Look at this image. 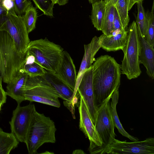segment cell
I'll return each mask as SVG.
<instances>
[{"mask_svg": "<svg viewBox=\"0 0 154 154\" xmlns=\"http://www.w3.org/2000/svg\"><path fill=\"white\" fill-rule=\"evenodd\" d=\"M69 0H57V4L60 5H63L67 3Z\"/></svg>", "mask_w": 154, "mask_h": 154, "instance_id": "d590c367", "label": "cell"}, {"mask_svg": "<svg viewBox=\"0 0 154 154\" xmlns=\"http://www.w3.org/2000/svg\"><path fill=\"white\" fill-rule=\"evenodd\" d=\"M142 0H129L128 4V10L130 11L133 5L138 2Z\"/></svg>", "mask_w": 154, "mask_h": 154, "instance_id": "d6a6232c", "label": "cell"}, {"mask_svg": "<svg viewBox=\"0 0 154 154\" xmlns=\"http://www.w3.org/2000/svg\"><path fill=\"white\" fill-rule=\"evenodd\" d=\"M19 143L13 133L5 132L0 128V154H9Z\"/></svg>", "mask_w": 154, "mask_h": 154, "instance_id": "ffe728a7", "label": "cell"}, {"mask_svg": "<svg viewBox=\"0 0 154 154\" xmlns=\"http://www.w3.org/2000/svg\"><path fill=\"white\" fill-rule=\"evenodd\" d=\"M56 73L74 91L77 77L75 67L72 59L66 51H63L60 65Z\"/></svg>", "mask_w": 154, "mask_h": 154, "instance_id": "5bb4252c", "label": "cell"}, {"mask_svg": "<svg viewBox=\"0 0 154 154\" xmlns=\"http://www.w3.org/2000/svg\"><path fill=\"white\" fill-rule=\"evenodd\" d=\"M3 0H0V5H2V3Z\"/></svg>", "mask_w": 154, "mask_h": 154, "instance_id": "60d3db41", "label": "cell"}, {"mask_svg": "<svg viewBox=\"0 0 154 154\" xmlns=\"http://www.w3.org/2000/svg\"><path fill=\"white\" fill-rule=\"evenodd\" d=\"M57 130L54 122L39 113L35 107L26 136L25 143L29 154H37V150L46 143H55Z\"/></svg>", "mask_w": 154, "mask_h": 154, "instance_id": "7a4b0ae2", "label": "cell"}, {"mask_svg": "<svg viewBox=\"0 0 154 154\" xmlns=\"http://www.w3.org/2000/svg\"><path fill=\"white\" fill-rule=\"evenodd\" d=\"M22 69L28 76L32 77L42 76L46 72L42 67L34 61L25 63Z\"/></svg>", "mask_w": 154, "mask_h": 154, "instance_id": "4316f807", "label": "cell"}, {"mask_svg": "<svg viewBox=\"0 0 154 154\" xmlns=\"http://www.w3.org/2000/svg\"><path fill=\"white\" fill-rule=\"evenodd\" d=\"M77 92L82 97L94 125L97 111L94 105L92 65L83 73Z\"/></svg>", "mask_w": 154, "mask_h": 154, "instance_id": "7c38bea8", "label": "cell"}, {"mask_svg": "<svg viewBox=\"0 0 154 154\" xmlns=\"http://www.w3.org/2000/svg\"><path fill=\"white\" fill-rule=\"evenodd\" d=\"M7 12L5 10L2 5H0V21L3 16Z\"/></svg>", "mask_w": 154, "mask_h": 154, "instance_id": "836d02e7", "label": "cell"}, {"mask_svg": "<svg viewBox=\"0 0 154 154\" xmlns=\"http://www.w3.org/2000/svg\"><path fill=\"white\" fill-rule=\"evenodd\" d=\"M28 76V75L21 69L7 84L6 94L15 100L17 105H20L22 102L26 100L24 89Z\"/></svg>", "mask_w": 154, "mask_h": 154, "instance_id": "9a60e30c", "label": "cell"}, {"mask_svg": "<svg viewBox=\"0 0 154 154\" xmlns=\"http://www.w3.org/2000/svg\"><path fill=\"white\" fill-rule=\"evenodd\" d=\"M114 33L113 35L119 32H122L124 30L122 27L120 18L116 8L114 6V17L113 21Z\"/></svg>", "mask_w": 154, "mask_h": 154, "instance_id": "f546056e", "label": "cell"}, {"mask_svg": "<svg viewBox=\"0 0 154 154\" xmlns=\"http://www.w3.org/2000/svg\"><path fill=\"white\" fill-rule=\"evenodd\" d=\"M141 44V50L139 57L140 64L146 67V72L152 79L154 78V48L147 43L145 39L139 35Z\"/></svg>", "mask_w": 154, "mask_h": 154, "instance_id": "e0dca14e", "label": "cell"}, {"mask_svg": "<svg viewBox=\"0 0 154 154\" xmlns=\"http://www.w3.org/2000/svg\"><path fill=\"white\" fill-rule=\"evenodd\" d=\"M14 9L18 15H22L25 13L27 8L31 5L29 0H14Z\"/></svg>", "mask_w": 154, "mask_h": 154, "instance_id": "f1b7e54d", "label": "cell"}, {"mask_svg": "<svg viewBox=\"0 0 154 154\" xmlns=\"http://www.w3.org/2000/svg\"><path fill=\"white\" fill-rule=\"evenodd\" d=\"M138 13L136 23L138 35L145 38L148 26V21L144 8L142 1L137 2Z\"/></svg>", "mask_w": 154, "mask_h": 154, "instance_id": "603a6c76", "label": "cell"}, {"mask_svg": "<svg viewBox=\"0 0 154 154\" xmlns=\"http://www.w3.org/2000/svg\"><path fill=\"white\" fill-rule=\"evenodd\" d=\"M104 0L106 2V3H107V1H108V0Z\"/></svg>", "mask_w": 154, "mask_h": 154, "instance_id": "b9f144b4", "label": "cell"}, {"mask_svg": "<svg viewBox=\"0 0 154 154\" xmlns=\"http://www.w3.org/2000/svg\"><path fill=\"white\" fill-rule=\"evenodd\" d=\"M92 66L94 105L97 111L119 89L121 72L120 65L108 55L97 58Z\"/></svg>", "mask_w": 154, "mask_h": 154, "instance_id": "6da1fadb", "label": "cell"}, {"mask_svg": "<svg viewBox=\"0 0 154 154\" xmlns=\"http://www.w3.org/2000/svg\"><path fill=\"white\" fill-rule=\"evenodd\" d=\"M1 5L7 13L14 9V1L11 0H3Z\"/></svg>", "mask_w": 154, "mask_h": 154, "instance_id": "4dcf8cb0", "label": "cell"}, {"mask_svg": "<svg viewBox=\"0 0 154 154\" xmlns=\"http://www.w3.org/2000/svg\"><path fill=\"white\" fill-rule=\"evenodd\" d=\"M118 0H108L106 3V5H115Z\"/></svg>", "mask_w": 154, "mask_h": 154, "instance_id": "e575fe53", "label": "cell"}, {"mask_svg": "<svg viewBox=\"0 0 154 154\" xmlns=\"http://www.w3.org/2000/svg\"><path fill=\"white\" fill-rule=\"evenodd\" d=\"M129 0H118L114 5L124 30L127 26L130 18L128 14Z\"/></svg>", "mask_w": 154, "mask_h": 154, "instance_id": "cb8c5ba5", "label": "cell"}, {"mask_svg": "<svg viewBox=\"0 0 154 154\" xmlns=\"http://www.w3.org/2000/svg\"><path fill=\"white\" fill-rule=\"evenodd\" d=\"M154 1L151 12L148 10L146 13L148 21V26L145 39L147 43L154 48Z\"/></svg>", "mask_w": 154, "mask_h": 154, "instance_id": "484cf974", "label": "cell"}, {"mask_svg": "<svg viewBox=\"0 0 154 154\" xmlns=\"http://www.w3.org/2000/svg\"><path fill=\"white\" fill-rule=\"evenodd\" d=\"M127 31V40L122 50L124 56L120 66L121 73L131 80L137 78L141 73L139 59L141 44L135 21L133 22Z\"/></svg>", "mask_w": 154, "mask_h": 154, "instance_id": "5b68a950", "label": "cell"}, {"mask_svg": "<svg viewBox=\"0 0 154 154\" xmlns=\"http://www.w3.org/2000/svg\"></svg>", "mask_w": 154, "mask_h": 154, "instance_id": "ee69618b", "label": "cell"}, {"mask_svg": "<svg viewBox=\"0 0 154 154\" xmlns=\"http://www.w3.org/2000/svg\"><path fill=\"white\" fill-rule=\"evenodd\" d=\"M110 98L97 110L94 126L102 141V144L95 154H103L114 140L116 134L109 103Z\"/></svg>", "mask_w": 154, "mask_h": 154, "instance_id": "ba28073f", "label": "cell"}, {"mask_svg": "<svg viewBox=\"0 0 154 154\" xmlns=\"http://www.w3.org/2000/svg\"><path fill=\"white\" fill-rule=\"evenodd\" d=\"M128 31L119 32L110 36L103 34L98 37L101 47L107 51L122 50L126 45Z\"/></svg>", "mask_w": 154, "mask_h": 154, "instance_id": "2e32d148", "label": "cell"}, {"mask_svg": "<svg viewBox=\"0 0 154 154\" xmlns=\"http://www.w3.org/2000/svg\"><path fill=\"white\" fill-rule=\"evenodd\" d=\"M3 105L0 103V111L1 110V107Z\"/></svg>", "mask_w": 154, "mask_h": 154, "instance_id": "ab89813d", "label": "cell"}, {"mask_svg": "<svg viewBox=\"0 0 154 154\" xmlns=\"http://www.w3.org/2000/svg\"><path fill=\"white\" fill-rule=\"evenodd\" d=\"M42 77L55 89L60 98L65 100H69L72 97L74 90L63 81L56 74L46 71Z\"/></svg>", "mask_w": 154, "mask_h": 154, "instance_id": "ac0fdd59", "label": "cell"}, {"mask_svg": "<svg viewBox=\"0 0 154 154\" xmlns=\"http://www.w3.org/2000/svg\"><path fill=\"white\" fill-rule=\"evenodd\" d=\"M6 94L2 85L0 84V103L3 105L6 101Z\"/></svg>", "mask_w": 154, "mask_h": 154, "instance_id": "1f68e13d", "label": "cell"}, {"mask_svg": "<svg viewBox=\"0 0 154 154\" xmlns=\"http://www.w3.org/2000/svg\"><path fill=\"white\" fill-rule=\"evenodd\" d=\"M63 51L60 45L45 38L30 41L24 51L32 56L34 61L46 71L56 73Z\"/></svg>", "mask_w": 154, "mask_h": 154, "instance_id": "277c9868", "label": "cell"}, {"mask_svg": "<svg viewBox=\"0 0 154 154\" xmlns=\"http://www.w3.org/2000/svg\"><path fill=\"white\" fill-rule=\"evenodd\" d=\"M85 153L81 149H76L74 151L72 154H85Z\"/></svg>", "mask_w": 154, "mask_h": 154, "instance_id": "8d00e7d4", "label": "cell"}, {"mask_svg": "<svg viewBox=\"0 0 154 154\" xmlns=\"http://www.w3.org/2000/svg\"><path fill=\"white\" fill-rule=\"evenodd\" d=\"M102 0H88L89 2L91 4L99 2Z\"/></svg>", "mask_w": 154, "mask_h": 154, "instance_id": "74e56055", "label": "cell"}, {"mask_svg": "<svg viewBox=\"0 0 154 154\" xmlns=\"http://www.w3.org/2000/svg\"><path fill=\"white\" fill-rule=\"evenodd\" d=\"M114 11V5H106L101 31L107 36H111L113 34Z\"/></svg>", "mask_w": 154, "mask_h": 154, "instance_id": "7402d4cb", "label": "cell"}, {"mask_svg": "<svg viewBox=\"0 0 154 154\" xmlns=\"http://www.w3.org/2000/svg\"><path fill=\"white\" fill-rule=\"evenodd\" d=\"M0 31H6L9 34L20 52H24L30 42L23 15H17L14 9L2 17L0 21Z\"/></svg>", "mask_w": 154, "mask_h": 154, "instance_id": "52a82bcc", "label": "cell"}, {"mask_svg": "<svg viewBox=\"0 0 154 154\" xmlns=\"http://www.w3.org/2000/svg\"><path fill=\"white\" fill-rule=\"evenodd\" d=\"M37 8L41 11L45 15L50 17L53 16L54 4L51 0H32Z\"/></svg>", "mask_w": 154, "mask_h": 154, "instance_id": "83f0119b", "label": "cell"}, {"mask_svg": "<svg viewBox=\"0 0 154 154\" xmlns=\"http://www.w3.org/2000/svg\"><path fill=\"white\" fill-rule=\"evenodd\" d=\"M84 55L77 75L76 85L73 94L71 99L76 96L78 87L83 73L92 66L95 60L94 58L95 55L101 48L98 37L96 36H94L89 43L84 45Z\"/></svg>", "mask_w": 154, "mask_h": 154, "instance_id": "4fadbf2b", "label": "cell"}, {"mask_svg": "<svg viewBox=\"0 0 154 154\" xmlns=\"http://www.w3.org/2000/svg\"><path fill=\"white\" fill-rule=\"evenodd\" d=\"M52 3L54 5L55 4L57 3V0H51Z\"/></svg>", "mask_w": 154, "mask_h": 154, "instance_id": "f35d334b", "label": "cell"}, {"mask_svg": "<svg viewBox=\"0 0 154 154\" xmlns=\"http://www.w3.org/2000/svg\"><path fill=\"white\" fill-rule=\"evenodd\" d=\"M35 107L34 104L30 103L23 106L19 104L13 111L9 124L11 132L19 142L25 143L27 131Z\"/></svg>", "mask_w": 154, "mask_h": 154, "instance_id": "30bf717a", "label": "cell"}, {"mask_svg": "<svg viewBox=\"0 0 154 154\" xmlns=\"http://www.w3.org/2000/svg\"><path fill=\"white\" fill-rule=\"evenodd\" d=\"M79 96V128L90 141L88 150L90 153L95 154L98 148L101 146L102 141L91 120L84 100L81 96Z\"/></svg>", "mask_w": 154, "mask_h": 154, "instance_id": "8fae6325", "label": "cell"}, {"mask_svg": "<svg viewBox=\"0 0 154 154\" xmlns=\"http://www.w3.org/2000/svg\"><path fill=\"white\" fill-rule=\"evenodd\" d=\"M23 15L24 22L28 33L35 28L37 18V13L35 8L32 5L26 9Z\"/></svg>", "mask_w": 154, "mask_h": 154, "instance_id": "d4e9b609", "label": "cell"}, {"mask_svg": "<svg viewBox=\"0 0 154 154\" xmlns=\"http://www.w3.org/2000/svg\"><path fill=\"white\" fill-rule=\"evenodd\" d=\"M119 95V89H117L114 91L111 98L112 100L110 105L114 126L117 129L119 132L123 136L128 138L132 141H138L139 139L137 138L130 135L125 131L120 121L116 109Z\"/></svg>", "mask_w": 154, "mask_h": 154, "instance_id": "d6986e66", "label": "cell"}, {"mask_svg": "<svg viewBox=\"0 0 154 154\" xmlns=\"http://www.w3.org/2000/svg\"><path fill=\"white\" fill-rule=\"evenodd\" d=\"M106 2L104 0L92 4L91 18L94 27L98 31H101L103 19Z\"/></svg>", "mask_w": 154, "mask_h": 154, "instance_id": "44dd1931", "label": "cell"}, {"mask_svg": "<svg viewBox=\"0 0 154 154\" xmlns=\"http://www.w3.org/2000/svg\"><path fill=\"white\" fill-rule=\"evenodd\" d=\"M25 100L59 108L60 96L42 76L28 75L24 89Z\"/></svg>", "mask_w": 154, "mask_h": 154, "instance_id": "8992f818", "label": "cell"}, {"mask_svg": "<svg viewBox=\"0 0 154 154\" xmlns=\"http://www.w3.org/2000/svg\"><path fill=\"white\" fill-rule=\"evenodd\" d=\"M154 154V138L142 141L127 142L114 139L103 154Z\"/></svg>", "mask_w": 154, "mask_h": 154, "instance_id": "9c48e42d", "label": "cell"}, {"mask_svg": "<svg viewBox=\"0 0 154 154\" xmlns=\"http://www.w3.org/2000/svg\"><path fill=\"white\" fill-rule=\"evenodd\" d=\"M27 54L26 51H18L8 32L0 31V69L3 82L8 84L23 69Z\"/></svg>", "mask_w": 154, "mask_h": 154, "instance_id": "3957f363", "label": "cell"}, {"mask_svg": "<svg viewBox=\"0 0 154 154\" xmlns=\"http://www.w3.org/2000/svg\"><path fill=\"white\" fill-rule=\"evenodd\" d=\"M12 0V1H14V0Z\"/></svg>", "mask_w": 154, "mask_h": 154, "instance_id": "7bdbcfd3", "label": "cell"}]
</instances>
